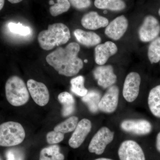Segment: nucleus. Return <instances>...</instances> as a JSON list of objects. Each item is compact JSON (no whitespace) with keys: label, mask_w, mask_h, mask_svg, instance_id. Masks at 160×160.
Wrapping results in <instances>:
<instances>
[{"label":"nucleus","mask_w":160,"mask_h":160,"mask_svg":"<svg viewBox=\"0 0 160 160\" xmlns=\"http://www.w3.org/2000/svg\"><path fill=\"white\" fill-rule=\"evenodd\" d=\"M80 49L78 43H69L65 48L58 47L48 54L46 62L59 74L66 77L73 76L83 67L82 61L78 57Z\"/></svg>","instance_id":"nucleus-1"},{"label":"nucleus","mask_w":160,"mask_h":160,"mask_svg":"<svg viewBox=\"0 0 160 160\" xmlns=\"http://www.w3.org/2000/svg\"><path fill=\"white\" fill-rule=\"evenodd\" d=\"M70 30L63 23L49 25L47 30H43L38 36V41L41 48L49 50L56 46L64 45L70 38Z\"/></svg>","instance_id":"nucleus-2"},{"label":"nucleus","mask_w":160,"mask_h":160,"mask_svg":"<svg viewBox=\"0 0 160 160\" xmlns=\"http://www.w3.org/2000/svg\"><path fill=\"white\" fill-rule=\"evenodd\" d=\"M5 91L6 99L12 106H22L29 101L28 88L23 80L17 76H12L7 80Z\"/></svg>","instance_id":"nucleus-3"},{"label":"nucleus","mask_w":160,"mask_h":160,"mask_svg":"<svg viewBox=\"0 0 160 160\" xmlns=\"http://www.w3.org/2000/svg\"><path fill=\"white\" fill-rule=\"evenodd\" d=\"M26 137L22 126L17 122H6L0 125V146L12 147L22 143Z\"/></svg>","instance_id":"nucleus-4"},{"label":"nucleus","mask_w":160,"mask_h":160,"mask_svg":"<svg viewBox=\"0 0 160 160\" xmlns=\"http://www.w3.org/2000/svg\"><path fill=\"white\" fill-rule=\"evenodd\" d=\"M114 134L107 127L101 128L90 141L88 147L89 152L98 155L102 154L107 145L113 141Z\"/></svg>","instance_id":"nucleus-5"},{"label":"nucleus","mask_w":160,"mask_h":160,"mask_svg":"<svg viewBox=\"0 0 160 160\" xmlns=\"http://www.w3.org/2000/svg\"><path fill=\"white\" fill-rule=\"evenodd\" d=\"M160 33V23L155 17L148 15L145 17L138 31L140 40L144 42H152Z\"/></svg>","instance_id":"nucleus-6"},{"label":"nucleus","mask_w":160,"mask_h":160,"mask_svg":"<svg viewBox=\"0 0 160 160\" xmlns=\"http://www.w3.org/2000/svg\"><path fill=\"white\" fill-rule=\"evenodd\" d=\"M120 160H146L142 147L132 140H126L120 145L118 151Z\"/></svg>","instance_id":"nucleus-7"},{"label":"nucleus","mask_w":160,"mask_h":160,"mask_svg":"<svg viewBox=\"0 0 160 160\" xmlns=\"http://www.w3.org/2000/svg\"><path fill=\"white\" fill-rule=\"evenodd\" d=\"M27 86L29 94L37 105L44 106L48 104L49 100V91L44 83L29 79L27 81Z\"/></svg>","instance_id":"nucleus-8"},{"label":"nucleus","mask_w":160,"mask_h":160,"mask_svg":"<svg viewBox=\"0 0 160 160\" xmlns=\"http://www.w3.org/2000/svg\"><path fill=\"white\" fill-rule=\"evenodd\" d=\"M141 78L137 72H131L127 75L123 88V97L127 102H132L139 93Z\"/></svg>","instance_id":"nucleus-9"},{"label":"nucleus","mask_w":160,"mask_h":160,"mask_svg":"<svg viewBox=\"0 0 160 160\" xmlns=\"http://www.w3.org/2000/svg\"><path fill=\"white\" fill-rule=\"evenodd\" d=\"M119 89L116 86H110L102 97L101 98L98 105L99 109L105 113L114 112L118 104Z\"/></svg>","instance_id":"nucleus-10"},{"label":"nucleus","mask_w":160,"mask_h":160,"mask_svg":"<svg viewBox=\"0 0 160 160\" xmlns=\"http://www.w3.org/2000/svg\"><path fill=\"white\" fill-rule=\"evenodd\" d=\"M122 129L126 132L138 135H145L150 133L152 126L149 121L143 119H127L121 124Z\"/></svg>","instance_id":"nucleus-11"},{"label":"nucleus","mask_w":160,"mask_h":160,"mask_svg":"<svg viewBox=\"0 0 160 160\" xmlns=\"http://www.w3.org/2000/svg\"><path fill=\"white\" fill-rule=\"evenodd\" d=\"M93 74L99 86L104 89L109 88L116 82L117 77L111 65L98 66L93 70Z\"/></svg>","instance_id":"nucleus-12"},{"label":"nucleus","mask_w":160,"mask_h":160,"mask_svg":"<svg viewBox=\"0 0 160 160\" xmlns=\"http://www.w3.org/2000/svg\"><path fill=\"white\" fill-rule=\"evenodd\" d=\"M92 129L90 120L84 118L78 122L69 141V146L73 149L79 148L84 142Z\"/></svg>","instance_id":"nucleus-13"},{"label":"nucleus","mask_w":160,"mask_h":160,"mask_svg":"<svg viewBox=\"0 0 160 160\" xmlns=\"http://www.w3.org/2000/svg\"><path fill=\"white\" fill-rule=\"evenodd\" d=\"M128 26V21L124 15L116 18L108 24L105 29V34L114 40H119L124 35Z\"/></svg>","instance_id":"nucleus-14"},{"label":"nucleus","mask_w":160,"mask_h":160,"mask_svg":"<svg viewBox=\"0 0 160 160\" xmlns=\"http://www.w3.org/2000/svg\"><path fill=\"white\" fill-rule=\"evenodd\" d=\"M117 46L111 42L99 44L95 49V61L100 66L104 65L109 58L116 53Z\"/></svg>","instance_id":"nucleus-15"},{"label":"nucleus","mask_w":160,"mask_h":160,"mask_svg":"<svg viewBox=\"0 0 160 160\" xmlns=\"http://www.w3.org/2000/svg\"><path fill=\"white\" fill-rule=\"evenodd\" d=\"M81 23L86 29L95 30L106 27L109 24V21L106 18L99 15L96 12L92 11L84 15Z\"/></svg>","instance_id":"nucleus-16"},{"label":"nucleus","mask_w":160,"mask_h":160,"mask_svg":"<svg viewBox=\"0 0 160 160\" xmlns=\"http://www.w3.org/2000/svg\"><path fill=\"white\" fill-rule=\"evenodd\" d=\"M73 34L79 42L87 47H92L99 45L101 42L99 36L92 32L77 29L73 32Z\"/></svg>","instance_id":"nucleus-17"},{"label":"nucleus","mask_w":160,"mask_h":160,"mask_svg":"<svg viewBox=\"0 0 160 160\" xmlns=\"http://www.w3.org/2000/svg\"><path fill=\"white\" fill-rule=\"evenodd\" d=\"M148 102L152 113L156 117L160 118V85L149 92Z\"/></svg>","instance_id":"nucleus-18"},{"label":"nucleus","mask_w":160,"mask_h":160,"mask_svg":"<svg viewBox=\"0 0 160 160\" xmlns=\"http://www.w3.org/2000/svg\"><path fill=\"white\" fill-rule=\"evenodd\" d=\"M58 99L62 105V113L63 117L70 115L75 110V100L73 96L67 92H61L58 96Z\"/></svg>","instance_id":"nucleus-19"},{"label":"nucleus","mask_w":160,"mask_h":160,"mask_svg":"<svg viewBox=\"0 0 160 160\" xmlns=\"http://www.w3.org/2000/svg\"><path fill=\"white\" fill-rule=\"evenodd\" d=\"M64 155L60 152L59 146L52 145L43 148L40 153L39 160H64Z\"/></svg>","instance_id":"nucleus-20"},{"label":"nucleus","mask_w":160,"mask_h":160,"mask_svg":"<svg viewBox=\"0 0 160 160\" xmlns=\"http://www.w3.org/2000/svg\"><path fill=\"white\" fill-rule=\"evenodd\" d=\"M94 5L100 9H107L113 11L122 10L126 7L123 0H95Z\"/></svg>","instance_id":"nucleus-21"},{"label":"nucleus","mask_w":160,"mask_h":160,"mask_svg":"<svg viewBox=\"0 0 160 160\" xmlns=\"http://www.w3.org/2000/svg\"><path fill=\"white\" fill-rule=\"evenodd\" d=\"M82 98L83 102L87 105L91 112L96 113L99 110L98 105L102 98L99 92L95 90H90Z\"/></svg>","instance_id":"nucleus-22"},{"label":"nucleus","mask_w":160,"mask_h":160,"mask_svg":"<svg viewBox=\"0 0 160 160\" xmlns=\"http://www.w3.org/2000/svg\"><path fill=\"white\" fill-rule=\"evenodd\" d=\"M78 123V118L76 116H72L62 122L54 128V131L62 133H69L74 131Z\"/></svg>","instance_id":"nucleus-23"},{"label":"nucleus","mask_w":160,"mask_h":160,"mask_svg":"<svg viewBox=\"0 0 160 160\" xmlns=\"http://www.w3.org/2000/svg\"><path fill=\"white\" fill-rule=\"evenodd\" d=\"M84 83L85 78L82 76H79L72 79L70 81L72 92L78 96L81 97L85 96L88 92V90L85 88Z\"/></svg>","instance_id":"nucleus-24"},{"label":"nucleus","mask_w":160,"mask_h":160,"mask_svg":"<svg viewBox=\"0 0 160 160\" xmlns=\"http://www.w3.org/2000/svg\"><path fill=\"white\" fill-rule=\"evenodd\" d=\"M148 57L152 64L160 61V37L152 41L148 48Z\"/></svg>","instance_id":"nucleus-25"},{"label":"nucleus","mask_w":160,"mask_h":160,"mask_svg":"<svg viewBox=\"0 0 160 160\" xmlns=\"http://www.w3.org/2000/svg\"><path fill=\"white\" fill-rule=\"evenodd\" d=\"M57 2L49 8L50 14L53 17L68 11L70 8V4L68 0H57Z\"/></svg>","instance_id":"nucleus-26"},{"label":"nucleus","mask_w":160,"mask_h":160,"mask_svg":"<svg viewBox=\"0 0 160 160\" xmlns=\"http://www.w3.org/2000/svg\"><path fill=\"white\" fill-rule=\"evenodd\" d=\"M8 28L11 32L15 34L20 35H29L31 33V29L28 26H23L20 23H16L10 22L8 24Z\"/></svg>","instance_id":"nucleus-27"},{"label":"nucleus","mask_w":160,"mask_h":160,"mask_svg":"<svg viewBox=\"0 0 160 160\" xmlns=\"http://www.w3.org/2000/svg\"><path fill=\"white\" fill-rule=\"evenodd\" d=\"M6 160H25V153L18 148H12L7 149L5 152Z\"/></svg>","instance_id":"nucleus-28"},{"label":"nucleus","mask_w":160,"mask_h":160,"mask_svg":"<svg viewBox=\"0 0 160 160\" xmlns=\"http://www.w3.org/2000/svg\"><path fill=\"white\" fill-rule=\"evenodd\" d=\"M46 141L50 145H55L61 142L64 138V134L59 132H49L46 135Z\"/></svg>","instance_id":"nucleus-29"},{"label":"nucleus","mask_w":160,"mask_h":160,"mask_svg":"<svg viewBox=\"0 0 160 160\" xmlns=\"http://www.w3.org/2000/svg\"><path fill=\"white\" fill-rule=\"evenodd\" d=\"M70 4L76 9H86L91 6V0H68Z\"/></svg>","instance_id":"nucleus-30"},{"label":"nucleus","mask_w":160,"mask_h":160,"mask_svg":"<svg viewBox=\"0 0 160 160\" xmlns=\"http://www.w3.org/2000/svg\"><path fill=\"white\" fill-rule=\"evenodd\" d=\"M156 148L158 151L160 152V132L158 133L156 138Z\"/></svg>","instance_id":"nucleus-31"},{"label":"nucleus","mask_w":160,"mask_h":160,"mask_svg":"<svg viewBox=\"0 0 160 160\" xmlns=\"http://www.w3.org/2000/svg\"><path fill=\"white\" fill-rule=\"evenodd\" d=\"M8 1L12 4H17L22 2V0H8Z\"/></svg>","instance_id":"nucleus-32"},{"label":"nucleus","mask_w":160,"mask_h":160,"mask_svg":"<svg viewBox=\"0 0 160 160\" xmlns=\"http://www.w3.org/2000/svg\"><path fill=\"white\" fill-rule=\"evenodd\" d=\"M4 4H5V0H0V10L3 9Z\"/></svg>","instance_id":"nucleus-33"},{"label":"nucleus","mask_w":160,"mask_h":160,"mask_svg":"<svg viewBox=\"0 0 160 160\" xmlns=\"http://www.w3.org/2000/svg\"><path fill=\"white\" fill-rule=\"evenodd\" d=\"M95 160H112L111 159L107 158H99Z\"/></svg>","instance_id":"nucleus-34"},{"label":"nucleus","mask_w":160,"mask_h":160,"mask_svg":"<svg viewBox=\"0 0 160 160\" xmlns=\"http://www.w3.org/2000/svg\"><path fill=\"white\" fill-rule=\"evenodd\" d=\"M49 4L52 5H54V2L52 0H50V2H49Z\"/></svg>","instance_id":"nucleus-35"},{"label":"nucleus","mask_w":160,"mask_h":160,"mask_svg":"<svg viewBox=\"0 0 160 160\" xmlns=\"http://www.w3.org/2000/svg\"><path fill=\"white\" fill-rule=\"evenodd\" d=\"M84 62H85L87 63V62H88V60H85V61H84Z\"/></svg>","instance_id":"nucleus-36"},{"label":"nucleus","mask_w":160,"mask_h":160,"mask_svg":"<svg viewBox=\"0 0 160 160\" xmlns=\"http://www.w3.org/2000/svg\"><path fill=\"white\" fill-rule=\"evenodd\" d=\"M158 14H159V16H160V8L159 9Z\"/></svg>","instance_id":"nucleus-37"},{"label":"nucleus","mask_w":160,"mask_h":160,"mask_svg":"<svg viewBox=\"0 0 160 160\" xmlns=\"http://www.w3.org/2000/svg\"><path fill=\"white\" fill-rule=\"evenodd\" d=\"M107 12V11H104V13H106V12Z\"/></svg>","instance_id":"nucleus-38"},{"label":"nucleus","mask_w":160,"mask_h":160,"mask_svg":"<svg viewBox=\"0 0 160 160\" xmlns=\"http://www.w3.org/2000/svg\"><path fill=\"white\" fill-rule=\"evenodd\" d=\"M0 160H2V159L1 158V157H0Z\"/></svg>","instance_id":"nucleus-39"}]
</instances>
